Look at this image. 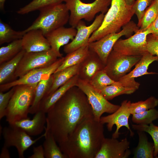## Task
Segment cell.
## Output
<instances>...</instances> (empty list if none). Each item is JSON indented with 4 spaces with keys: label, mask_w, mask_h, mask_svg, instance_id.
Returning <instances> with one entry per match:
<instances>
[{
    "label": "cell",
    "mask_w": 158,
    "mask_h": 158,
    "mask_svg": "<svg viewBox=\"0 0 158 158\" xmlns=\"http://www.w3.org/2000/svg\"><path fill=\"white\" fill-rule=\"evenodd\" d=\"M134 14L132 6L128 5L125 0H112L102 25L91 35L89 43L108 34L119 32L121 27L131 21Z\"/></svg>",
    "instance_id": "cell-3"
},
{
    "label": "cell",
    "mask_w": 158,
    "mask_h": 158,
    "mask_svg": "<svg viewBox=\"0 0 158 158\" xmlns=\"http://www.w3.org/2000/svg\"><path fill=\"white\" fill-rule=\"evenodd\" d=\"M151 34L148 28L138 30L134 35L125 39H119L114 44L113 50L122 55L142 56L148 52L147 38Z\"/></svg>",
    "instance_id": "cell-11"
},
{
    "label": "cell",
    "mask_w": 158,
    "mask_h": 158,
    "mask_svg": "<svg viewBox=\"0 0 158 158\" xmlns=\"http://www.w3.org/2000/svg\"><path fill=\"white\" fill-rule=\"evenodd\" d=\"M158 105V99L151 96L145 101L131 102L129 106V111L132 115L154 108Z\"/></svg>",
    "instance_id": "cell-34"
},
{
    "label": "cell",
    "mask_w": 158,
    "mask_h": 158,
    "mask_svg": "<svg viewBox=\"0 0 158 158\" xmlns=\"http://www.w3.org/2000/svg\"><path fill=\"white\" fill-rule=\"evenodd\" d=\"M157 2L158 3V0H156Z\"/></svg>",
    "instance_id": "cell-46"
},
{
    "label": "cell",
    "mask_w": 158,
    "mask_h": 158,
    "mask_svg": "<svg viewBox=\"0 0 158 158\" xmlns=\"http://www.w3.org/2000/svg\"><path fill=\"white\" fill-rule=\"evenodd\" d=\"M126 4L129 6H132L135 2V0H125Z\"/></svg>",
    "instance_id": "cell-44"
},
{
    "label": "cell",
    "mask_w": 158,
    "mask_h": 158,
    "mask_svg": "<svg viewBox=\"0 0 158 158\" xmlns=\"http://www.w3.org/2000/svg\"><path fill=\"white\" fill-rule=\"evenodd\" d=\"M158 16V3L153 1L145 11L138 26L140 30L147 28L154 21Z\"/></svg>",
    "instance_id": "cell-33"
},
{
    "label": "cell",
    "mask_w": 158,
    "mask_h": 158,
    "mask_svg": "<svg viewBox=\"0 0 158 158\" xmlns=\"http://www.w3.org/2000/svg\"><path fill=\"white\" fill-rule=\"evenodd\" d=\"M76 86L86 96L91 107L94 118L96 121H99L102 115L104 113L112 114L120 107L109 102L89 83L78 78Z\"/></svg>",
    "instance_id": "cell-9"
},
{
    "label": "cell",
    "mask_w": 158,
    "mask_h": 158,
    "mask_svg": "<svg viewBox=\"0 0 158 158\" xmlns=\"http://www.w3.org/2000/svg\"><path fill=\"white\" fill-rule=\"evenodd\" d=\"M2 133L4 140V145L8 148L15 147L20 158H24L25 151L45 135V132L38 138L33 140L23 130L10 125L4 128Z\"/></svg>",
    "instance_id": "cell-12"
},
{
    "label": "cell",
    "mask_w": 158,
    "mask_h": 158,
    "mask_svg": "<svg viewBox=\"0 0 158 158\" xmlns=\"http://www.w3.org/2000/svg\"><path fill=\"white\" fill-rule=\"evenodd\" d=\"M158 119V110L155 108L132 114V122L138 125H149Z\"/></svg>",
    "instance_id": "cell-35"
},
{
    "label": "cell",
    "mask_w": 158,
    "mask_h": 158,
    "mask_svg": "<svg viewBox=\"0 0 158 158\" xmlns=\"http://www.w3.org/2000/svg\"><path fill=\"white\" fill-rule=\"evenodd\" d=\"M139 29L137 25L131 20L119 32L108 34L98 40L89 43V49L96 53L106 64L108 56L116 42L122 36L130 37Z\"/></svg>",
    "instance_id": "cell-7"
},
{
    "label": "cell",
    "mask_w": 158,
    "mask_h": 158,
    "mask_svg": "<svg viewBox=\"0 0 158 158\" xmlns=\"http://www.w3.org/2000/svg\"><path fill=\"white\" fill-rule=\"evenodd\" d=\"M53 80L52 74L37 84L35 89L34 99L29 109V114H35L39 110L41 102L51 87Z\"/></svg>",
    "instance_id": "cell-23"
},
{
    "label": "cell",
    "mask_w": 158,
    "mask_h": 158,
    "mask_svg": "<svg viewBox=\"0 0 158 158\" xmlns=\"http://www.w3.org/2000/svg\"><path fill=\"white\" fill-rule=\"evenodd\" d=\"M0 158H10V156L8 147L4 145L2 148L0 155Z\"/></svg>",
    "instance_id": "cell-43"
},
{
    "label": "cell",
    "mask_w": 158,
    "mask_h": 158,
    "mask_svg": "<svg viewBox=\"0 0 158 158\" xmlns=\"http://www.w3.org/2000/svg\"><path fill=\"white\" fill-rule=\"evenodd\" d=\"M78 78V75L77 74L52 94L44 98L40 103L39 110L47 113L51 108L69 89L73 86H76Z\"/></svg>",
    "instance_id": "cell-22"
},
{
    "label": "cell",
    "mask_w": 158,
    "mask_h": 158,
    "mask_svg": "<svg viewBox=\"0 0 158 158\" xmlns=\"http://www.w3.org/2000/svg\"><path fill=\"white\" fill-rule=\"evenodd\" d=\"M63 58H59L49 66L33 70L17 80L0 85V91L3 92L20 85H27L36 87L41 80L49 77L55 72L62 63Z\"/></svg>",
    "instance_id": "cell-13"
},
{
    "label": "cell",
    "mask_w": 158,
    "mask_h": 158,
    "mask_svg": "<svg viewBox=\"0 0 158 158\" xmlns=\"http://www.w3.org/2000/svg\"><path fill=\"white\" fill-rule=\"evenodd\" d=\"M25 52L23 49L13 58L0 64V85L6 83V82L14 77L17 67Z\"/></svg>",
    "instance_id": "cell-27"
},
{
    "label": "cell",
    "mask_w": 158,
    "mask_h": 158,
    "mask_svg": "<svg viewBox=\"0 0 158 158\" xmlns=\"http://www.w3.org/2000/svg\"><path fill=\"white\" fill-rule=\"evenodd\" d=\"M104 16V13H101L96 16L93 23L88 26H86L82 20L80 21L76 27L77 32L75 36L71 42L65 45L64 51L68 54L89 44V38L101 26Z\"/></svg>",
    "instance_id": "cell-14"
},
{
    "label": "cell",
    "mask_w": 158,
    "mask_h": 158,
    "mask_svg": "<svg viewBox=\"0 0 158 158\" xmlns=\"http://www.w3.org/2000/svg\"><path fill=\"white\" fill-rule=\"evenodd\" d=\"M103 124L94 117L81 123L59 145L68 158H95L104 138Z\"/></svg>",
    "instance_id": "cell-2"
},
{
    "label": "cell",
    "mask_w": 158,
    "mask_h": 158,
    "mask_svg": "<svg viewBox=\"0 0 158 158\" xmlns=\"http://www.w3.org/2000/svg\"><path fill=\"white\" fill-rule=\"evenodd\" d=\"M22 39L14 40L0 48V64L11 59L23 50Z\"/></svg>",
    "instance_id": "cell-30"
},
{
    "label": "cell",
    "mask_w": 158,
    "mask_h": 158,
    "mask_svg": "<svg viewBox=\"0 0 158 158\" xmlns=\"http://www.w3.org/2000/svg\"><path fill=\"white\" fill-rule=\"evenodd\" d=\"M142 56L123 55L112 49L108 56L104 70L112 79L118 81L130 71Z\"/></svg>",
    "instance_id": "cell-10"
},
{
    "label": "cell",
    "mask_w": 158,
    "mask_h": 158,
    "mask_svg": "<svg viewBox=\"0 0 158 158\" xmlns=\"http://www.w3.org/2000/svg\"><path fill=\"white\" fill-rule=\"evenodd\" d=\"M105 65L97 54L90 49L87 56L80 64L78 78L89 83L97 73L104 70Z\"/></svg>",
    "instance_id": "cell-18"
},
{
    "label": "cell",
    "mask_w": 158,
    "mask_h": 158,
    "mask_svg": "<svg viewBox=\"0 0 158 158\" xmlns=\"http://www.w3.org/2000/svg\"><path fill=\"white\" fill-rule=\"evenodd\" d=\"M58 57L51 49L40 52H25L17 67L14 77L19 78L33 70L49 66L54 63Z\"/></svg>",
    "instance_id": "cell-8"
},
{
    "label": "cell",
    "mask_w": 158,
    "mask_h": 158,
    "mask_svg": "<svg viewBox=\"0 0 158 158\" xmlns=\"http://www.w3.org/2000/svg\"><path fill=\"white\" fill-rule=\"evenodd\" d=\"M15 87L6 110V120L9 125L28 118V114L34 97L35 87L27 85Z\"/></svg>",
    "instance_id": "cell-5"
},
{
    "label": "cell",
    "mask_w": 158,
    "mask_h": 158,
    "mask_svg": "<svg viewBox=\"0 0 158 158\" xmlns=\"http://www.w3.org/2000/svg\"><path fill=\"white\" fill-rule=\"evenodd\" d=\"M132 128L136 131H144L149 134L152 137L154 146L153 155L157 157L158 154V126L152 123L149 125H132Z\"/></svg>",
    "instance_id": "cell-36"
},
{
    "label": "cell",
    "mask_w": 158,
    "mask_h": 158,
    "mask_svg": "<svg viewBox=\"0 0 158 158\" xmlns=\"http://www.w3.org/2000/svg\"><path fill=\"white\" fill-rule=\"evenodd\" d=\"M155 158H158V157H156Z\"/></svg>",
    "instance_id": "cell-47"
},
{
    "label": "cell",
    "mask_w": 158,
    "mask_h": 158,
    "mask_svg": "<svg viewBox=\"0 0 158 158\" xmlns=\"http://www.w3.org/2000/svg\"><path fill=\"white\" fill-rule=\"evenodd\" d=\"M130 101L127 100H124L121 103L119 108L111 114L101 116L99 122L102 124L106 123L108 130L111 131L113 126L115 125L116 129L112 134V138L117 139L121 133L119 130L123 126L126 127L129 131L131 136L134 134L130 129L128 119L131 115L129 111V106Z\"/></svg>",
    "instance_id": "cell-15"
},
{
    "label": "cell",
    "mask_w": 158,
    "mask_h": 158,
    "mask_svg": "<svg viewBox=\"0 0 158 158\" xmlns=\"http://www.w3.org/2000/svg\"><path fill=\"white\" fill-rule=\"evenodd\" d=\"M23 49L26 52H37L51 49L50 45L42 31L34 29L28 31L22 39Z\"/></svg>",
    "instance_id": "cell-20"
},
{
    "label": "cell",
    "mask_w": 158,
    "mask_h": 158,
    "mask_svg": "<svg viewBox=\"0 0 158 158\" xmlns=\"http://www.w3.org/2000/svg\"><path fill=\"white\" fill-rule=\"evenodd\" d=\"M116 82L112 79L103 70L97 73L89 83L95 89L99 91L104 87L115 83Z\"/></svg>",
    "instance_id": "cell-37"
},
{
    "label": "cell",
    "mask_w": 158,
    "mask_h": 158,
    "mask_svg": "<svg viewBox=\"0 0 158 158\" xmlns=\"http://www.w3.org/2000/svg\"><path fill=\"white\" fill-rule=\"evenodd\" d=\"M29 158H44V151L43 145H40L33 148V154Z\"/></svg>",
    "instance_id": "cell-41"
},
{
    "label": "cell",
    "mask_w": 158,
    "mask_h": 158,
    "mask_svg": "<svg viewBox=\"0 0 158 158\" xmlns=\"http://www.w3.org/2000/svg\"><path fill=\"white\" fill-rule=\"evenodd\" d=\"M63 0H33L17 11L18 14L23 15L51 5L59 4Z\"/></svg>",
    "instance_id": "cell-32"
},
{
    "label": "cell",
    "mask_w": 158,
    "mask_h": 158,
    "mask_svg": "<svg viewBox=\"0 0 158 158\" xmlns=\"http://www.w3.org/2000/svg\"><path fill=\"white\" fill-rule=\"evenodd\" d=\"M136 90L134 88L123 86L117 81L115 83L107 86L98 91L106 99L109 100L121 95L131 94Z\"/></svg>",
    "instance_id": "cell-29"
},
{
    "label": "cell",
    "mask_w": 158,
    "mask_h": 158,
    "mask_svg": "<svg viewBox=\"0 0 158 158\" xmlns=\"http://www.w3.org/2000/svg\"><path fill=\"white\" fill-rule=\"evenodd\" d=\"M111 1L95 0L92 3H86L80 0H63L70 12L69 25L76 28L79 22L83 19L91 21L97 13L107 12Z\"/></svg>",
    "instance_id": "cell-6"
},
{
    "label": "cell",
    "mask_w": 158,
    "mask_h": 158,
    "mask_svg": "<svg viewBox=\"0 0 158 158\" xmlns=\"http://www.w3.org/2000/svg\"><path fill=\"white\" fill-rule=\"evenodd\" d=\"M5 0H0V8L3 10L4 8V4Z\"/></svg>",
    "instance_id": "cell-45"
},
{
    "label": "cell",
    "mask_w": 158,
    "mask_h": 158,
    "mask_svg": "<svg viewBox=\"0 0 158 158\" xmlns=\"http://www.w3.org/2000/svg\"><path fill=\"white\" fill-rule=\"evenodd\" d=\"M39 11L38 17L30 26L23 30L25 33L32 30L39 29L45 37L68 22L69 11L65 4L51 5Z\"/></svg>",
    "instance_id": "cell-4"
},
{
    "label": "cell",
    "mask_w": 158,
    "mask_h": 158,
    "mask_svg": "<svg viewBox=\"0 0 158 158\" xmlns=\"http://www.w3.org/2000/svg\"><path fill=\"white\" fill-rule=\"evenodd\" d=\"M154 0H136L132 6L134 14L138 20V27L145 10L152 4Z\"/></svg>",
    "instance_id": "cell-38"
},
{
    "label": "cell",
    "mask_w": 158,
    "mask_h": 158,
    "mask_svg": "<svg viewBox=\"0 0 158 158\" xmlns=\"http://www.w3.org/2000/svg\"><path fill=\"white\" fill-rule=\"evenodd\" d=\"M151 34L158 35V16L152 24L148 27Z\"/></svg>",
    "instance_id": "cell-42"
},
{
    "label": "cell",
    "mask_w": 158,
    "mask_h": 158,
    "mask_svg": "<svg viewBox=\"0 0 158 158\" xmlns=\"http://www.w3.org/2000/svg\"><path fill=\"white\" fill-rule=\"evenodd\" d=\"M23 30L16 31L8 24L0 20V44L22 39L25 34Z\"/></svg>",
    "instance_id": "cell-31"
},
{
    "label": "cell",
    "mask_w": 158,
    "mask_h": 158,
    "mask_svg": "<svg viewBox=\"0 0 158 158\" xmlns=\"http://www.w3.org/2000/svg\"><path fill=\"white\" fill-rule=\"evenodd\" d=\"M139 137L138 143L133 151L134 158H153L154 146L149 142L145 132L137 131Z\"/></svg>",
    "instance_id": "cell-25"
},
{
    "label": "cell",
    "mask_w": 158,
    "mask_h": 158,
    "mask_svg": "<svg viewBox=\"0 0 158 158\" xmlns=\"http://www.w3.org/2000/svg\"><path fill=\"white\" fill-rule=\"evenodd\" d=\"M47 114L45 128L59 145L65 142L83 122L94 117L86 96L77 86L69 89Z\"/></svg>",
    "instance_id": "cell-1"
},
{
    "label": "cell",
    "mask_w": 158,
    "mask_h": 158,
    "mask_svg": "<svg viewBox=\"0 0 158 158\" xmlns=\"http://www.w3.org/2000/svg\"><path fill=\"white\" fill-rule=\"evenodd\" d=\"M15 87H13L5 93L0 92V119L5 116L6 110L10 100L14 92Z\"/></svg>",
    "instance_id": "cell-39"
},
{
    "label": "cell",
    "mask_w": 158,
    "mask_h": 158,
    "mask_svg": "<svg viewBox=\"0 0 158 158\" xmlns=\"http://www.w3.org/2000/svg\"><path fill=\"white\" fill-rule=\"evenodd\" d=\"M154 61H158V56L147 53L142 56L135 65L134 69L118 82L123 86L138 89L140 84L135 81V78L145 75L158 74L155 72H149L147 71L149 65Z\"/></svg>",
    "instance_id": "cell-17"
},
{
    "label": "cell",
    "mask_w": 158,
    "mask_h": 158,
    "mask_svg": "<svg viewBox=\"0 0 158 158\" xmlns=\"http://www.w3.org/2000/svg\"><path fill=\"white\" fill-rule=\"evenodd\" d=\"M46 113L41 110L38 111L33 118H29L16 121L12 125L20 128L30 136H36L40 134L45 128L46 123Z\"/></svg>",
    "instance_id": "cell-21"
},
{
    "label": "cell",
    "mask_w": 158,
    "mask_h": 158,
    "mask_svg": "<svg viewBox=\"0 0 158 158\" xmlns=\"http://www.w3.org/2000/svg\"><path fill=\"white\" fill-rule=\"evenodd\" d=\"M80 64L54 73L53 74L54 80L52 84L44 97L52 94L72 78L78 74Z\"/></svg>",
    "instance_id": "cell-24"
},
{
    "label": "cell",
    "mask_w": 158,
    "mask_h": 158,
    "mask_svg": "<svg viewBox=\"0 0 158 158\" xmlns=\"http://www.w3.org/2000/svg\"><path fill=\"white\" fill-rule=\"evenodd\" d=\"M147 52L158 56V35L149 34L147 37Z\"/></svg>",
    "instance_id": "cell-40"
},
{
    "label": "cell",
    "mask_w": 158,
    "mask_h": 158,
    "mask_svg": "<svg viewBox=\"0 0 158 158\" xmlns=\"http://www.w3.org/2000/svg\"><path fill=\"white\" fill-rule=\"evenodd\" d=\"M45 140L43 143L45 158H68L57 144L53 135L45 128Z\"/></svg>",
    "instance_id": "cell-28"
},
{
    "label": "cell",
    "mask_w": 158,
    "mask_h": 158,
    "mask_svg": "<svg viewBox=\"0 0 158 158\" xmlns=\"http://www.w3.org/2000/svg\"><path fill=\"white\" fill-rule=\"evenodd\" d=\"M126 138L120 141L117 139L104 138L95 158H127L131 152Z\"/></svg>",
    "instance_id": "cell-16"
},
{
    "label": "cell",
    "mask_w": 158,
    "mask_h": 158,
    "mask_svg": "<svg viewBox=\"0 0 158 158\" xmlns=\"http://www.w3.org/2000/svg\"><path fill=\"white\" fill-rule=\"evenodd\" d=\"M89 44L84 45L67 54L64 57L61 64L54 73L80 63L85 59L89 52Z\"/></svg>",
    "instance_id": "cell-26"
},
{
    "label": "cell",
    "mask_w": 158,
    "mask_h": 158,
    "mask_svg": "<svg viewBox=\"0 0 158 158\" xmlns=\"http://www.w3.org/2000/svg\"><path fill=\"white\" fill-rule=\"evenodd\" d=\"M77 32L76 28L72 27L58 28L50 33L45 37L49 42L51 49L59 58L62 57L60 52V47L68 44L70 40H73Z\"/></svg>",
    "instance_id": "cell-19"
}]
</instances>
